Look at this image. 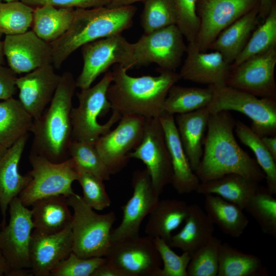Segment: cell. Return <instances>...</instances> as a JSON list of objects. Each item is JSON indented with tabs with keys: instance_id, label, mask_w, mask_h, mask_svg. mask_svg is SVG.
<instances>
[{
	"instance_id": "cell-1",
	"label": "cell",
	"mask_w": 276,
	"mask_h": 276,
	"mask_svg": "<svg viewBox=\"0 0 276 276\" xmlns=\"http://www.w3.org/2000/svg\"><path fill=\"white\" fill-rule=\"evenodd\" d=\"M236 121L229 111L210 114L203 155L195 171L200 182L229 173L239 174L259 183L265 179L256 160L237 142L234 134Z\"/></svg>"
},
{
	"instance_id": "cell-2",
	"label": "cell",
	"mask_w": 276,
	"mask_h": 276,
	"mask_svg": "<svg viewBox=\"0 0 276 276\" xmlns=\"http://www.w3.org/2000/svg\"><path fill=\"white\" fill-rule=\"evenodd\" d=\"M122 65L116 64L111 72L112 81L107 97L112 110L121 116L136 114L159 118L164 112V105L170 87L181 79L176 71L159 69L156 76L129 75Z\"/></svg>"
},
{
	"instance_id": "cell-3",
	"label": "cell",
	"mask_w": 276,
	"mask_h": 276,
	"mask_svg": "<svg viewBox=\"0 0 276 276\" xmlns=\"http://www.w3.org/2000/svg\"><path fill=\"white\" fill-rule=\"evenodd\" d=\"M76 88L72 73H63L48 107L38 118L33 119L30 152L56 163L70 157L68 148L73 141L71 113Z\"/></svg>"
},
{
	"instance_id": "cell-4",
	"label": "cell",
	"mask_w": 276,
	"mask_h": 276,
	"mask_svg": "<svg viewBox=\"0 0 276 276\" xmlns=\"http://www.w3.org/2000/svg\"><path fill=\"white\" fill-rule=\"evenodd\" d=\"M136 11V8L133 5L75 9L69 29L61 37L50 43L54 67L60 68L73 53L87 43L122 34L131 26Z\"/></svg>"
},
{
	"instance_id": "cell-5",
	"label": "cell",
	"mask_w": 276,
	"mask_h": 276,
	"mask_svg": "<svg viewBox=\"0 0 276 276\" xmlns=\"http://www.w3.org/2000/svg\"><path fill=\"white\" fill-rule=\"evenodd\" d=\"M67 201L73 211L72 251L84 258L105 257L112 245L110 235L116 221L114 212L97 214L75 193L67 197Z\"/></svg>"
},
{
	"instance_id": "cell-6",
	"label": "cell",
	"mask_w": 276,
	"mask_h": 276,
	"mask_svg": "<svg viewBox=\"0 0 276 276\" xmlns=\"http://www.w3.org/2000/svg\"><path fill=\"white\" fill-rule=\"evenodd\" d=\"M112 81L111 72H106L94 86L77 94L79 104L72 108L71 113L73 141L95 143L120 120L122 116L114 110L106 123L101 124L98 120L111 109L107 92Z\"/></svg>"
},
{
	"instance_id": "cell-7",
	"label": "cell",
	"mask_w": 276,
	"mask_h": 276,
	"mask_svg": "<svg viewBox=\"0 0 276 276\" xmlns=\"http://www.w3.org/2000/svg\"><path fill=\"white\" fill-rule=\"evenodd\" d=\"M212 99L206 107L210 114L236 111L251 121L250 128L260 137L276 135V101L260 98L228 86L209 85Z\"/></svg>"
},
{
	"instance_id": "cell-8",
	"label": "cell",
	"mask_w": 276,
	"mask_h": 276,
	"mask_svg": "<svg viewBox=\"0 0 276 276\" xmlns=\"http://www.w3.org/2000/svg\"><path fill=\"white\" fill-rule=\"evenodd\" d=\"M29 160L32 167L29 174L32 178L18 195L25 206H30L42 198L56 195L68 197L75 193L72 184L77 180L78 171L71 157L56 163L30 152Z\"/></svg>"
},
{
	"instance_id": "cell-9",
	"label": "cell",
	"mask_w": 276,
	"mask_h": 276,
	"mask_svg": "<svg viewBox=\"0 0 276 276\" xmlns=\"http://www.w3.org/2000/svg\"><path fill=\"white\" fill-rule=\"evenodd\" d=\"M8 223L0 229V250L9 268L8 276L29 275L30 246L34 225L31 210L16 197L9 205Z\"/></svg>"
},
{
	"instance_id": "cell-10",
	"label": "cell",
	"mask_w": 276,
	"mask_h": 276,
	"mask_svg": "<svg viewBox=\"0 0 276 276\" xmlns=\"http://www.w3.org/2000/svg\"><path fill=\"white\" fill-rule=\"evenodd\" d=\"M81 48L83 64L76 80L77 87L81 89L90 87L96 78L112 65L121 64L127 70L132 68L133 43L122 34L96 40Z\"/></svg>"
},
{
	"instance_id": "cell-11",
	"label": "cell",
	"mask_w": 276,
	"mask_h": 276,
	"mask_svg": "<svg viewBox=\"0 0 276 276\" xmlns=\"http://www.w3.org/2000/svg\"><path fill=\"white\" fill-rule=\"evenodd\" d=\"M183 37L176 25L144 34L133 43L132 68L154 63L160 69L176 71L187 50Z\"/></svg>"
},
{
	"instance_id": "cell-12",
	"label": "cell",
	"mask_w": 276,
	"mask_h": 276,
	"mask_svg": "<svg viewBox=\"0 0 276 276\" xmlns=\"http://www.w3.org/2000/svg\"><path fill=\"white\" fill-rule=\"evenodd\" d=\"M129 157L145 165L153 189L159 196L165 187L171 183L173 171L164 131L158 118L146 119L142 140Z\"/></svg>"
},
{
	"instance_id": "cell-13",
	"label": "cell",
	"mask_w": 276,
	"mask_h": 276,
	"mask_svg": "<svg viewBox=\"0 0 276 276\" xmlns=\"http://www.w3.org/2000/svg\"><path fill=\"white\" fill-rule=\"evenodd\" d=\"M146 119L136 114L122 115L118 126L95 143L111 175L120 172L127 165L129 153L142 140Z\"/></svg>"
},
{
	"instance_id": "cell-14",
	"label": "cell",
	"mask_w": 276,
	"mask_h": 276,
	"mask_svg": "<svg viewBox=\"0 0 276 276\" xmlns=\"http://www.w3.org/2000/svg\"><path fill=\"white\" fill-rule=\"evenodd\" d=\"M105 258L123 276H157L162 266L153 238L147 235L112 243Z\"/></svg>"
},
{
	"instance_id": "cell-15",
	"label": "cell",
	"mask_w": 276,
	"mask_h": 276,
	"mask_svg": "<svg viewBox=\"0 0 276 276\" xmlns=\"http://www.w3.org/2000/svg\"><path fill=\"white\" fill-rule=\"evenodd\" d=\"M276 47L231 68L226 85L260 98L276 101Z\"/></svg>"
},
{
	"instance_id": "cell-16",
	"label": "cell",
	"mask_w": 276,
	"mask_h": 276,
	"mask_svg": "<svg viewBox=\"0 0 276 276\" xmlns=\"http://www.w3.org/2000/svg\"><path fill=\"white\" fill-rule=\"evenodd\" d=\"M132 187L131 197L121 206V222L111 232L112 244L140 236L141 223L159 200V196L153 189L150 176L146 168L133 172Z\"/></svg>"
},
{
	"instance_id": "cell-17",
	"label": "cell",
	"mask_w": 276,
	"mask_h": 276,
	"mask_svg": "<svg viewBox=\"0 0 276 276\" xmlns=\"http://www.w3.org/2000/svg\"><path fill=\"white\" fill-rule=\"evenodd\" d=\"M255 0H202L197 13L199 32L194 43L200 51L209 45L224 29L250 11Z\"/></svg>"
},
{
	"instance_id": "cell-18",
	"label": "cell",
	"mask_w": 276,
	"mask_h": 276,
	"mask_svg": "<svg viewBox=\"0 0 276 276\" xmlns=\"http://www.w3.org/2000/svg\"><path fill=\"white\" fill-rule=\"evenodd\" d=\"M3 50L9 67L17 74L28 73L52 64L50 44L40 38L32 30L6 35Z\"/></svg>"
},
{
	"instance_id": "cell-19",
	"label": "cell",
	"mask_w": 276,
	"mask_h": 276,
	"mask_svg": "<svg viewBox=\"0 0 276 276\" xmlns=\"http://www.w3.org/2000/svg\"><path fill=\"white\" fill-rule=\"evenodd\" d=\"M52 63L17 77L19 100L33 119L38 118L51 102L61 79Z\"/></svg>"
},
{
	"instance_id": "cell-20",
	"label": "cell",
	"mask_w": 276,
	"mask_h": 276,
	"mask_svg": "<svg viewBox=\"0 0 276 276\" xmlns=\"http://www.w3.org/2000/svg\"><path fill=\"white\" fill-rule=\"evenodd\" d=\"M211 51H200L194 43H188L187 56L178 73L180 78L208 85H226L231 65L219 52Z\"/></svg>"
},
{
	"instance_id": "cell-21",
	"label": "cell",
	"mask_w": 276,
	"mask_h": 276,
	"mask_svg": "<svg viewBox=\"0 0 276 276\" xmlns=\"http://www.w3.org/2000/svg\"><path fill=\"white\" fill-rule=\"evenodd\" d=\"M73 245L71 225L52 234H41L33 231L30 246L32 275H50L57 264L72 251Z\"/></svg>"
},
{
	"instance_id": "cell-22",
	"label": "cell",
	"mask_w": 276,
	"mask_h": 276,
	"mask_svg": "<svg viewBox=\"0 0 276 276\" xmlns=\"http://www.w3.org/2000/svg\"><path fill=\"white\" fill-rule=\"evenodd\" d=\"M170 155L173 175L171 183L180 194L196 191L200 181L192 170L182 147L174 115L164 112L158 118Z\"/></svg>"
},
{
	"instance_id": "cell-23",
	"label": "cell",
	"mask_w": 276,
	"mask_h": 276,
	"mask_svg": "<svg viewBox=\"0 0 276 276\" xmlns=\"http://www.w3.org/2000/svg\"><path fill=\"white\" fill-rule=\"evenodd\" d=\"M29 137L24 135L0 159V211L2 217V227L6 224L7 211L12 200L18 197L28 185L31 176L19 172V164Z\"/></svg>"
},
{
	"instance_id": "cell-24",
	"label": "cell",
	"mask_w": 276,
	"mask_h": 276,
	"mask_svg": "<svg viewBox=\"0 0 276 276\" xmlns=\"http://www.w3.org/2000/svg\"><path fill=\"white\" fill-rule=\"evenodd\" d=\"M259 17V7L256 6L221 32L208 50L219 52L231 65L244 49Z\"/></svg>"
},
{
	"instance_id": "cell-25",
	"label": "cell",
	"mask_w": 276,
	"mask_h": 276,
	"mask_svg": "<svg viewBox=\"0 0 276 276\" xmlns=\"http://www.w3.org/2000/svg\"><path fill=\"white\" fill-rule=\"evenodd\" d=\"M210 113L206 107L177 114L175 122L180 139L195 172L203 155V145Z\"/></svg>"
},
{
	"instance_id": "cell-26",
	"label": "cell",
	"mask_w": 276,
	"mask_h": 276,
	"mask_svg": "<svg viewBox=\"0 0 276 276\" xmlns=\"http://www.w3.org/2000/svg\"><path fill=\"white\" fill-rule=\"evenodd\" d=\"M35 232L41 234L60 232L70 226L73 214L67 197L52 196L35 201L31 205Z\"/></svg>"
},
{
	"instance_id": "cell-27",
	"label": "cell",
	"mask_w": 276,
	"mask_h": 276,
	"mask_svg": "<svg viewBox=\"0 0 276 276\" xmlns=\"http://www.w3.org/2000/svg\"><path fill=\"white\" fill-rule=\"evenodd\" d=\"M183 227L172 235L169 245L178 248L191 256L213 236L214 224L198 204L189 205L188 215Z\"/></svg>"
},
{
	"instance_id": "cell-28",
	"label": "cell",
	"mask_w": 276,
	"mask_h": 276,
	"mask_svg": "<svg viewBox=\"0 0 276 276\" xmlns=\"http://www.w3.org/2000/svg\"><path fill=\"white\" fill-rule=\"evenodd\" d=\"M189 211V205L183 200L159 199L148 215L145 233L153 238L163 239L169 244L172 232L185 222Z\"/></svg>"
},
{
	"instance_id": "cell-29",
	"label": "cell",
	"mask_w": 276,
	"mask_h": 276,
	"mask_svg": "<svg viewBox=\"0 0 276 276\" xmlns=\"http://www.w3.org/2000/svg\"><path fill=\"white\" fill-rule=\"evenodd\" d=\"M258 184L239 174L229 173L200 182L195 192L199 194L217 195L244 210L259 187Z\"/></svg>"
},
{
	"instance_id": "cell-30",
	"label": "cell",
	"mask_w": 276,
	"mask_h": 276,
	"mask_svg": "<svg viewBox=\"0 0 276 276\" xmlns=\"http://www.w3.org/2000/svg\"><path fill=\"white\" fill-rule=\"evenodd\" d=\"M204 196V211L212 222L224 234L233 238L240 237L248 224L243 210L217 195Z\"/></svg>"
},
{
	"instance_id": "cell-31",
	"label": "cell",
	"mask_w": 276,
	"mask_h": 276,
	"mask_svg": "<svg viewBox=\"0 0 276 276\" xmlns=\"http://www.w3.org/2000/svg\"><path fill=\"white\" fill-rule=\"evenodd\" d=\"M74 10L72 8H58L51 5L34 7L32 30L40 38L50 43L69 29Z\"/></svg>"
},
{
	"instance_id": "cell-32",
	"label": "cell",
	"mask_w": 276,
	"mask_h": 276,
	"mask_svg": "<svg viewBox=\"0 0 276 276\" xmlns=\"http://www.w3.org/2000/svg\"><path fill=\"white\" fill-rule=\"evenodd\" d=\"M33 118L19 100L13 97L0 102V144L7 149L30 132Z\"/></svg>"
},
{
	"instance_id": "cell-33",
	"label": "cell",
	"mask_w": 276,
	"mask_h": 276,
	"mask_svg": "<svg viewBox=\"0 0 276 276\" xmlns=\"http://www.w3.org/2000/svg\"><path fill=\"white\" fill-rule=\"evenodd\" d=\"M212 99V90L206 88L185 87L174 84L169 89L165 99L164 112L182 114L206 107Z\"/></svg>"
},
{
	"instance_id": "cell-34",
	"label": "cell",
	"mask_w": 276,
	"mask_h": 276,
	"mask_svg": "<svg viewBox=\"0 0 276 276\" xmlns=\"http://www.w3.org/2000/svg\"><path fill=\"white\" fill-rule=\"evenodd\" d=\"M260 259L242 252L226 243L219 248L217 276L266 275Z\"/></svg>"
},
{
	"instance_id": "cell-35",
	"label": "cell",
	"mask_w": 276,
	"mask_h": 276,
	"mask_svg": "<svg viewBox=\"0 0 276 276\" xmlns=\"http://www.w3.org/2000/svg\"><path fill=\"white\" fill-rule=\"evenodd\" d=\"M235 132L240 141L254 152L256 162L265 175L266 188L272 194L276 193V160L268 152L261 137L245 124L236 121Z\"/></svg>"
},
{
	"instance_id": "cell-36",
	"label": "cell",
	"mask_w": 276,
	"mask_h": 276,
	"mask_svg": "<svg viewBox=\"0 0 276 276\" xmlns=\"http://www.w3.org/2000/svg\"><path fill=\"white\" fill-rule=\"evenodd\" d=\"M264 22L250 35L244 49L231 64V68L247 59L276 47V8L271 6Z\"/></svg>"
},
{
	"instance_id": "cell-37",
	"label": "cell",
	"mask_w": 276,
	"mask_h": 276,
	"mask_svg": "<svg viewBox=\"0 0 276 276\" xmlns=\"http://www.w3.org/2000/svg\"><path fill=\"white\" fill-rule=\"evenodd\" d=\"M266 188L259 187L249 200L245 210L257 221L262 232L276 237V199Z\"/></svg>"
},
{
	"instance_id": "cell-38",
	"label": "cell",
	"mask_w": 276,
	"mask_h": 276,
	"mask_svg": "<svg viewBox=\"0 0 276 276\" xmlns=\"http://www.w3.org/2000/svg\"><path fill=\"white\" fill-rule=\"evenodd\" d=\"M68 154L78 172L90 173L102 180L110 179V173L100 155L95 143L72 141Z\"/></svg>"
},
{
	"instance_id": "cell-39",
	"label": "cell",
	"mask_w": 276,
	"mask_h": 276,
	"mask_svg": "<svg viewBox=\"0 0 276 276\" xmlns=\"http://www.w3.org/2000/svg\"><path fill=\"white\" fill-rule=\"evenodd\" d=\"M34 7L21 1L0 2V33L5 35L24 33L32 26Z\"/></svg>"
},
{
	"instance_id": "cell-40",
	"label": "cell",
	"mask_w": 276,
	"mask_h": 276,
	"mask_svg": "<svg viewBox=\"0 0 276 276\" xmlns=\"http://www.w3.org/2000/svg\"><path fill=\"white\" fill-rule=\"evenodd\" d=\"M177 13L173 0H145L141 15L144 34L176 25Z\"/></svg>"
},
{
	"instance_id": "cell-41",
	"label": "cell",
	"mask_w": 276,
	"mask_h": 276,
	"mask_svg": "<svg viewBox=\"0 0 276 276\" xmlns=\"http://www.w3.org/2000/svg\"><path fill=\"white\" fill-rule=\"evenodd\" d=\"M222 242L212 236L192 256L187 268L188 276H217L219 248Z\"/></svg>"
},
{
	"instance_id": "cell-42",
	"label": "cell",
	"mask_w": 276,
	"mask_h": 276,
	"mask_svg": "<svg viewBox=\"0 0 276 276\" xmlns=\"http://www.w3.org/2000/svg\"><path fill=\"white\" fill-rule=\"evenodd\" d=\"M153 240L163 265L157 276H188L187 268L191 256L187 252L177 255L167 242L159 237Z\"/></svg>"
},
{
	"instance_id": "cell-43",
	"label": "cell",
	"mask_w": 276,
	"mask_h": 276,
	"mask_svg": "<svg viewBox=\"0 0 276 276\" xmlns=\"http://www.w3.org/2000/svg\"><path fill=\"white\" fill-rule=\"evenodd\" d=\"M105 257L81 258L72 251L60 261L51 272L52 276H93Z\"/></svg>"
},
{
	"instance_id": "cell-44",
	"label": "cell",
	"mask_w": 276,
	"mask_h": 276,
	"mask_svg": "<svg viewBox=\"0 0 276 276\" xmlns=\"http://www.w3.org/2000/svg\"><path fill=\"white\" fill-rule=\"evenodd\" d=\"M77 180L82 189L83 200L90 208L102 211L110 205L111 200L106 191L103 180L84 172H78Z\"/></svg>"
},
{
	"instance_id": "cell-45",
	"label": "cell",
	"mask_w": 276,
	"mask_h": 276,
	"mask_svg": "<svg viewBox=\"0 0 276 276\" xmlns=\"http://www.w3.org/2000/svg\"><path fill=\"white\" fill-rule=\"evenodd\" d=\"M177 13L176 26L188 43H194L199 27L198 0H173Z\"/></svg>"
},
{
	"instance_id": "cell-46",
	"label": "cell",
	"mask_w": 276,
	"mask_h": 276,
	"mask_svg": "<svg viewBox=\"0 0 276 276\" xmlns=\"http://www.w3.org/2000/svg\"><path fill=\"white\" fill-rule=\"evenodd\" d=\"M32 7L51 5L58 8L90 9L107 6L111 0H20Z\"/></svg>"
},
{
	"instance_id": "cell-47",
	"label": "cell",
	"mask_w": 276,
	"mask_h": 276,
	"mask_svg": "<svg viewBox=\"0 0 276 276\" xmlns=\"http://www.w3.org/2000/svg\"><path fill=\"white\" fill-rule=\"evenodd\" d=\"M17 74L9 67L0 65V100L13 97L17 90Z\"/></svg>"
},
{
	"instance_id": "cell-48",
	"label": "cell",
	"mask_w": 276,
	"mask_h": 276,
	"mask_svg": "<svg viewBox=\"0 0 276 276\" xmlns=\"http://www.w3.org/2000/svg\"><path fill=\"white\" fill-rule=\"evenodd\" d=\"M93 276H123L122 273L106 259L95 270Z\"/></svg>"
},
{
	"instance_id": "cell-49",
	"label": "cell",
	"mask_w": 276,
	"mask_h": 276,
	"mask_svg": "<svg viewBox=\"0 0 276 276\" xmlns=\"http://www.w3.org/2000/svg\"><path fill=\"white\" fill-rule=\"evenodd\" d=\"M267 150L276 160V135L264 136L261 137Z\"/></svg>"
},
{
	"instance_id": "cell-50",
	"label": "cell",
	"mask_w": 276,
	"mask_h": 276,
	"mask_svg": "<svg viewBox=\"0 0 276 276\" xmlns=\"http://www.w3.org/2000/svg\"><path fill=\"white\" fill-rule=\"evenodd\" d=\"M145 0H111L106 6L109 8H117L132 5L133 4L139 2H144Z\"/></svg>"
},
{
	"instance_id": "cell-51",
	"label": "cell",
	"mask_w": 276,
	"mask_h": 276,
	"mask_svg": "<svg viewBox=\"0 0 276 276\" xmlns=\"http://www.w3.org/2000/svg\"><path fill=\"white\" fill-rule=\"evenodd\" d=\"M271 7V0H261L259 6V16L264 19L268 15Z\"/></svg>"
},
{
	"instance_id": "cell-52",
	"label": "cell",
	"mask_w": 276,
	"mask_h": 276,
	"mask_svg": "<svg viewBox=\"0 0 276 276\" xmlns=\"http://www.w3.org/2000/svg\"><path fill=\"white\" fill-rule=\"evenodd\" d=\"M9 268L7 261L0 250V276L8 275Z\"/></svg>"
},
{
	"instance_id": "cell-53",
	"label": "cell",
	"mask_w": 276,
	"mask_h": 276,
	"mask_svg": "<svg viewBox=\"0 0 276 276\" xmlns=\"http://www.w3.org/2000/svg\"><path fill=\"white\" fill-rule=\"evenodd\" d=\"M3 34L0 33V65H3L4 59V53L3 50V40H2Z\"/></svg>"
},
{
	"instance_id": "cell-54",
	"label": "cell",
	"mask_w": 276,
	"mask_h": 276,
	"mask_svg": "<svg viewBox=\"0 0 276 276\" xmlns=\"http://www.w3.org/2000/svg\"><path fill=\"white\" fill-rule=\"evenodd\" d=\"M7 148L0 144V159L6 152Z\"/></svg>"
},
{
	"instance_id": "cell-55",
	"label": "cell",
	"mask_w": 276,
	"mask_h": 276,
	"mask_svg": "<svg viewBox=\"0 0 276 276\" xmlns=\"http://www.w3.org/2000/svg\"><path fill=\"white\" fill-rule=\"evenodd\" d=\"M19 0H0V2H13V1H17Z\"/></svg>"
},
{
	"instance_id": "cell-56",
	"label": "cell",
	"mask_w": 276,
	"mask_h": 276,
	"mask_svg": "<svg viewBox=\"0 0 276 276\" xmlns=\"http://www.w3.org/2000/svg\"><path fill=\"white\" fill-rule=\"evenodd\" d=\"M2 228V223L0 222V229Z\"/></svg>"
}]
</instances>
